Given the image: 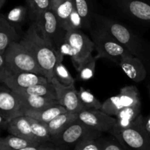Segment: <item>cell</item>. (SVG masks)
Segmentation results:
<instances>
[{"mask_svg":"<svg viewBox=\"0 0 150 150\" xmlns=\"http://www.w3.org/2000/svg\"><path fill=\"white\" fill-rule=\"evenodd\" d=\"M97 59H98L96 57L91 56L81 64L80 67L77 69L79 80L85 81L93 77L95 75Z\"/></svg>","mask_w":150,"mask_h":150,"instance_id":"f1b7e54d","label":"cell"},{"mask_svg":"<svg viewBox=\"0 0 150 150\" xmlns=\"http://www.w3.org/2000/svg\"><path fill=\"white\" fill-rule=\"evenodd\" d=\"M93 24L109 32L128 52L140 59L146 68H150V44L136 31L111 18L97 13Z\"/></svg>","mask_w":150,"mask_h":150,"instance_id":"6da1fadb","label":"cell"},{"mask_svg":"<svg viewBox=\"0 0 150 150\" xmlns=\"http://www.w3.org/2000/svg\"><path fill=\"white\" fill-rule=\"evenodd\" d=\"M14 93L18 98L21 111L23 114L26 112L42 111L47 108L59 104L57 99H51L45 97L21 95L16 92Z\"/></svg>","mask_w":150,"mask_h":150,"instance_id":"9a60e30c","label":"cell"},{"mask_svg":"<svg viewBox=\"0 0 150 150\" xmlns=\"http://www.w3.org/2000/svg\"><path fill=\"white\" fill-rule=\"evenodd\" d=\"M3 55L9 71L32 73L45 76L32 53L20 40L10 44Z\"/></svg>","mask_w":150,"mask_h":150,"instance_id":"3957f363","label":"cell"},{"mask_svg":"<svg viewBox=\"0 0 150 150\" xmlns=\"http://www.w3.org/2000/svg\"><path fill=\"white\" fill-rule=\"evenodd\" d=\"M81 29H83V20L79 13L74 8L64 25V29L66 32H68V31L80 30Z\"/></svg>","mask_w":150,"mask_h":150,"instance_id":"d6a6232c","label":"cell"},{"mask_svg":"<svg viewBox=\"0 0 150 150\" xmlns=\"http://www.w3.org/2000/svg\"><path fill=\"white\" fill-rule=\"evenodd\" d=\"M28 14V9L26 6H17L12 9L6 16V18L17 29H21L22 25L26 21Z\"/></svg>","mask_w":150,"mask_h":150,"instance_id":"83f0119b","label":"cell"},{"mask_svg":"<svg viewBox=\"0 0 150 150\" xmlns=\"http://www.w3.org/2000/svg\"><path fill=\"white\" fill-rule=\"evenodd\" d=\"M21 150H57L54 147L51 146H48L45 144H42L40 146H29Z\"/></svg>","mask_w":150,"mask_h":150,"instance_id":"8d00e7d4","label":"cell"},{"mask_svg":"<svg viewBox=\"0 0 150 150\" xmlns=\"http://www.w3.org/2000/svg\"><path fill=\"white\" fill-rule=\"evenodd\" d=\"M67 112V109L64 106L61 105L60 104H58V105H56L52 107H49V108L42 110V111L26 112L25 113L24 116L32 117V118L38 120V121L41 122L48 124V123L52 121L54 119H55L58 116Z\"/></svg>","mask_w":150,"mask_h":150,"instance_id":"44dd1931","label":"cell"},{"mask_svg":"<svg viewBox=\"0 0 150 150\" xmlns=\"http://www.w3.org/2000/svg\"><path fill=\"white\" fill-rule=\"evenodd\" d=\"M0 116L10 122L13 119L24 116L21 111L18 98L14 92L9 89L7 86H1Z\"/></svg>","mask_w":150,"mask_h":150,"instance_id":"4fadbf2b","label":"cell"},{"mask_svg":"<svg viewBox=\"0 0 150 150\" xmlns=\"http://www.w3.org/2000/svg\"><path fill=\"white\" fill-rule=\"evenodd\" d=\"M123 109L124 108H123L122 103L120 99V97L117 95L107 99L103 103L101 111L111 117H117L120 111Z\"/></svg>","mask_w":150,"mask_h":150,"instance_id":"4dcf8cb0","label":"cell"},{"mask_svg":"<svg viewBox=\"0 0 150 150\" xmlns=\"http://www.w3.org/2000/svg\"><path fill=\"white\" fill-rule=\"evenodd\" d=\"M50 10L55 14L60 25L64 26L74 10L73 0H51Z\"/></svg>","mask_w":150,"mask_h":150,"instance_id":"ffe728a7","label":"cell"},{"mask_svg":"<svg viewBox=\"0 0 150 150\" xmlns=\"http://www.w3.org/2000/svg\"><path fill=\"white\" fill-rule=\"evenodd\" d=\"M89 32L95 50L98 52L95 56L97 59L107 58L118 64L122 58L133 55L103 28L93 24Z\"/></svg>","mask_w":150,"mask_h":150,"instance_id":"277c9868","label":"cell"},{"mask_svg":"<svg viewBox=\"0 0 150 150\" xmlns=\"http://www.w3.org/2000/svg\"><path fill=\"white\" fill-rule=\"evenodd\" d=\"M77 120L78 114L67 112L58 116L52 121L48 123L47 127L52 138V142Z\"/></svg>","mask_w":150,"mask_h":150,"instance_id":"ac0fdd59","label":"cell"},{"mask_svg":"<svg viewBox=\"0 0 150 150\" xmlns=\"http://www.w3.org/2000/svg\"><path fill=\"white\" fill-rule=\"evenodd\" d=\"M18 34L4 14H0V54H3L9 45L18 41Z\"/></svg>","mask_w":150,"mask_h":150,"instance_id":"e0dca14e","label":"cell"},{"mask_svg":"<svg viewBox=\"0 0 150 150\" xmlns=\"http://www.w3.org/2000/svg\"><path fill=\"white\" fill-rule=\"evenodd\" d=\"M0 81L4 83L11 90L49 83L45 76L40 75L32 73H12L9 71L6 67L3 54H0Z\"/></svg>","mask_w":150,"mask_h":150,"instance_id":"ba28073f","label":"cell"},{"mask_svg":"<svg viewBox=\"0 0 150 150\" xmlns=\"http://www.w3.org/2000/svg\"><path fill=\"white\" fill-rule=\"evenodd\" d=\"M123 108H142L140 94L136 86H126L121 88L120 93Z\"/></svg>","mask_w":150,"mask_h":150,"instance_id":"603a6c76","label":"cell"},{"mask_svg":"<svg viewBox=\"0 0 150 150\" xmlns=\"http://www.w3.org/2000/svg\"><path fill=\"white\" fill-rule=\"evenodd\" d=\"M21 42L32 53L42 70L48 82L54 78V68L57 62V56L52 48L38 33L35 23H32L23 35Z\"/></svg>","mask_w":150,"mask_h":150,"instance_id":"7a4b0ae2","label":"cell"},{"mask_svg":"<svg viewBox=\"0 0 150 150\" xmlns=\"http://www.w3.org/2000/svg\"><path fill=\"white\" fill-rule=\"evenodd\" d=\"M109 133L126 150H150V136L142 128L139 116L130 127H114Z\"/></svg>","mask_w":150,"mask_h":150,"instance_id":"52a82bcc","label":"cell"},{"mask_svg":"<svg viewBox=\"0 0 150 150\" xmlns=\"http://www.w3.org/2000/svg\"><path fill=\"white\" fill-rule=\"evenodd\" d=\"M119 15L150 28V0H106Z\"/></svg>","mask_w":150,"mask_h":150,"instance_id":"8992f818","label":"cell"},{"mask_svg":"<svg viewBox=\"0 0 150 150\" xmlns=\"http://www.w3.org/2000/svg\"><path fill=\"white\" fill-rule=\"evenodd\" d=\"M149 98H150V82L149 84Z\"/></svg>","mask_w":150,"mask_h":150,"instance_id":"ab89813d","label":"cell"},{"mask_svg":"<svg viewBox=\"0 0 150 150\" xmlns=\"http://www.w3.org/2000/svg\"><path fill=\"white\" fill-rule=\"evenodd\" d=\"M9 124H10L9 120H6L3 117L0 116V127H1V130H7Z\"/></svg>","mask_w":150,"mask_h":150,"instance_id":"74e56055","label":"cell"},{"mask_svg":"<svg viewBox=\"0 0 150 150\" xmlns=\"http://www.w3.org/2000/svg\"><path fill=\"white\" fill-rule=\"evenodd\" d=\"M54 78H56L64 86L73 85L76 81L67 67L61 61L57 62L54 68Z\"/></svg>","mask_w":150,"mask_h":150,"instance_id":"1f68e13d","label":"cell"},{"mask_svg":"<svg viewBox=\"0 0 150 150\" xmlns=\"http://www.w3.org/2000/svg\"><path fill=\"white\" fill-rule=\"evenodd\" d=\"M101 134L102 133L88 127L78 119L62 134L54 139L52 142L62 146H76L82 141L100 139Z\"/></svg>","mask_w":150,"mask_h":150,"instance_id":"30bf717a","label":"cell"},{"mask_svg":"<svg viewBox=\"0 0 150 150\" xmlns=\"http://www.w3.org/2000/svg\"><path fill=\"white\" fill-rule=\"evenodd\" d=\"M65 41L71 47V60L77 70L81 64L92 56L95 45L92 39L80 30L68 31L66 32Z\"/></svg>","mask_w":150,"mask_h":150,"instance_id":"9c48e42d","label":"cell"},{"mask_svg":"<svg viewBox=\"0 0 150 150\" xmlns=\"http://www.w3.org/2000/svg\"><path fill=\"white\" fill-rule=\"evenodd\" d=\"M27 117L29 124L31 125L32 133L41 143L45 144L47 142H52V138H51L49 131H48L47 124L35 120L32 117Z\"/></svg>","mask_w":150,"mask_h":150,"instance_id":"4316f807","label":"cell"},{"mask_svg":"<svg viewBox=\"0 0 150 150\" xmlns=\"http://www.w3.org/2000/svg\"><path fill=\"white\" fill-rule=\"evenodd\" d=\"M74 8L79 13L83 22V29L90 30L97 14L93 0H73Z\"/></svg>","mask_w":150,"mask_h":150,"instance_id":"d6986e66","label":"cell"},{"mask_svg":"<svg viewBox=\"0 0 150 150\" xmlns=\"http://www.w3.org/2000/svg\"><path fill=\"white\" fill-rule=\"evenodd\" d=\"M78 119L88 127L100 133L110 132L117 122V119L98 109L83 110L78 114Z\"/></svg>","mask_w":150,"mask_h":150,"instance_id":"7c38bea8","label":"cell"},{"mask_svg":"<svg viewBox=\"0 0 150 150\" xmlns=\"http://www.w3.org/2000/svg\"><path fill=\"white\" fill-rule=\"evenodd\" d=\"M12 91L21 95L45 97L51 99H57L55 89L51 83L36 85L27 88H20Z\"/></svg>","mask_w":150,"mask_h":150,"instance_id":"7402d4cb","label":"cell"},{"mask_svg":"<svg viewBox=\"0 0 150 150\" xmlns=\"http://www.w3.org/2000/svg\"><path fill=\"white\" fill-rule=\"evenodd\" d=\"M51 83L55 89L59 103L67 109V112L78 114L81 111L86 110L83 104L81 103L79 97V91L76 90L74 84L64 86L56 78L52 79Z\"/></svg>","mask_w":150,"mask_h":150,"instance_id":"8fae6325","label":"cell"},{"mask_svg":"<svg viewBox=\"0 0 150 150\" xmlns=\"http://www.w3.org/2000/svg\"><path fill=\"white\" fill-rule=\"evenodd\" d=\"M99 141L101 150H126L115 139H99Z\"/></svg>","mask_w":150,"mask_h":150,"instance_id":"e575fe53","label":"cell"},{"mask_svg":"<svg viewBox=\"0 0 150 150\" xmlns=\"http://www.w3.org/2000/svg\"><path fill=\"white\" fill-rule=\"evenodd\" d=\"M141 115V108H126L122 110L117 116V122L115 127L125 128L134 124L139 116Z\"/></svg>","mask_w":150,"mask_h":150,"instance_id":"d4e9b609","label":"cell"},{"mask_svg":"<svg viewBox=\"0 0 150 150\" xmlns=\"http://www.w3.org/2000/svg\"><path fill=\"white\" fill-rule=\"evenodd\" d=\"M73 150H101L99 139L96 140H84L75 146Z\"/></svg>","mask_w":150,"mask_h":150,"instance_id":"836d02e7","label":"cell"},{"mask_svg":"<svg viewBox=\"0 0 150 150\" xmlns=\"http://www.w3.org/2000/svg\"><path fill=\"white\" fill-rule=\"evenodd\" d=\"M139 122L142 128L150 136V116L148 117H144L141 114L139 116Z\"/></svg>","mask_w":150,"mask_h":150,"instance_id":"d590c367","label":"cell"},{"mask_svg":"<svg viewBox=\"0 0 150 150\" xmlns=\"http://www.w3.org/2000/svg\"><path fill=\"white\" fill-rule=\"evenodd\" d=\"M7 130L10 135L26 139L35 143L43 144L33 134L29 122L26 116H21L11 120Z\"/></svg>","mask_w":150,"mask_h":150,"instance_id":"2e32d148","label":"cell"},{"mask_svg":"<svg viewBox=\"0 0 150 150\" xmlns=\"http://www.w3.org/2000/svg\"><path fill=\"white\" fill-rule=\"evenodd\" d=\"M40 145L42 144L13 135H9L0 139V150H21L29 146H37Z\"/></svg>","mask_w":150,"mask_h":150,"instance_id":"cb8c5ba5","label":"cell"},{"mask_svg":"<svg viewBox=\"0 0 150 150\" xmlns=\"http://www.w3.org/2000/svg\"><path fill=\"white\" fill-rule=\"evenodd\" d=\"M32 23L42 39L57 54L62 44L65 40L66 31L60 25L55 14L48 10L40 15Z\"/></svg>","mask_w":150,"mask_h":150,"instance_id":"5b68a950","label":"cell"},{"mask_svg":"<svg viewBox=\"0 0 150 150\" xmlns=\"http://www.w3.org/2000/svg\"><path fill=\"white\" fill-rule=\"evenodd\" d=\"M79 97L81 103L83 104L85 109L101 110L103 103L97 99L96 97L89 91L81 87L79 90Z\"/></svg>","mask_w":150,"mask_h":150,"instance_id":"f546056e","label":"cell"},{"mask_svg":"<svg viewBox=\"0 0 150 150\" xmlns=\"http://www.w3.org/2000/svg\"><path fill=\"white\" fill-rule=\"evenodd\" d=\"M6 1H7V0H0V9L2 8L3 6L5 4Z\"/></svg>","mask_w":150,"mask_h":150,"instance_id":"f35d334b","label":"cell"},{"mask_svg":"<svg viewBox=\"0 0 150 150\" xmlns=\"http://www.w3.org/2000/svg\"><path fill=\"white\" fill-rule=\"evenodd\" d=\"M26 7L32 22L42 13L50 10L51 0H26Z\"/></svg>","mask_w":150,"mask_h":150,"instance_id":"484cf974","label":"cell"},{"mask_svg":"<svg viewBox=\"0 0 150 150\" xmlns=\"http://www.w3.org/2000/svg\"><path fill=\"white\" fill-rule=\"evenodd\" d=\"M118 65L131 80L136 83L142 82L146 79L147 75L146 67L140 59L133 55L122 58Z\"/></svg>","mask_w":150,"mask_h":150,"instance_id":"5bb4252c","label":"cell"}]
</instances>
